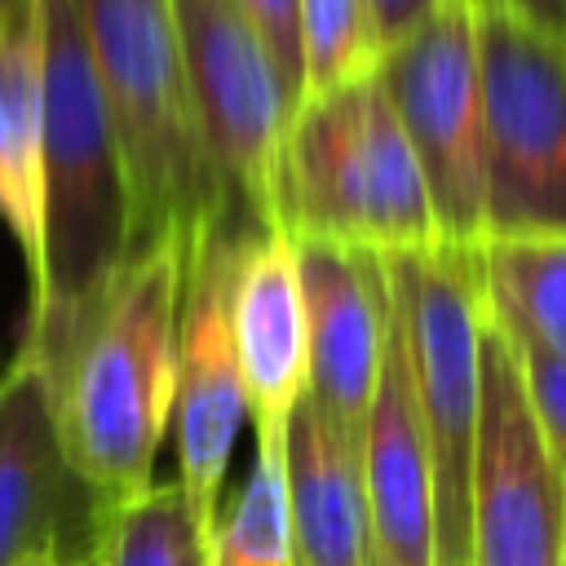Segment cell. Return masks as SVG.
Segmentation results:
<instances>
[{
  "instance_id": "cell-27",
  "label": "cell",
  "mask_w": 566,
  "mask_h": 566,
  "mask_svg": "<svg viewBox=\"0 0 566 566\" xmlns=\"http://www.w3.org/2000/svg\"><path fill=\"white\" fill-rule=\"evenodd\" d=\"M473 4H478V9H491V4H500V0H473Z\"/></svg>"
},
{
  "instance_id": "cell-15",
  "label": "cell",
  "mask_w": 566,
  "mask_h": 566,
  "mask_svg": "<svg viewBox=\"0 0 566 566\" xmlns=\"http://www.w3.org/2000/svg\"><path fill=\"white\" fill-rule=\"evenodd\" d=\"M283 478L292 566H371L358 442L310 398L292 416Z\"/></svg>"
},
{
  "instance_id": "cell-9",
  "label": "cell",
  "mask_w": 566,
  "mask_h": 566,
  "mask_svg": "<svg viewBox=\"0 0 566 566\" xmlns=\"http://www.w3.org/2000/svg\"><path fill=\"white\" fill-rule=\"evenodd\" d=\"M181 62L208 159L252 221H270L279 146L292 119V93L230 0H172Z\"/></svg>"
},
{
  "instance_id": "cell-10",
  "label": "cell",
  "mask_w": 566,
  "mask_h": 566,
  "mask_svg": "<svg viewBox=\"0 0 566 566\" xmlns=\"http://www.w3.org/2000/svg\"><path fill=\"white\" fill-rule=\"evenodd\" d=\"M252 217H230L199 239L186 270L181 323H177V394H172L177 486L208 548L217 539L226 509L230 451L248 420L234 340H230V274H234L239 230Z\"/></svg>"
},
{
  "instance_id": "cell-23",
  "label": "cell",
  "mask_w": 566,
  "mask_h": 566,
  "mask_svg": "<svg viewBox=\"0 0 566 566\" xmlns=\"http://www.w3.org/2000/svg\"><path fill=\"white\" fill-rule=\"evenodd\" d=\"M433 4H438V0H367V9H371V18H376V31H380L385 53H389L402 35H411V31L433 13Z\"/></svg>"
},
{
  "instance_id": "cell-3",
  "label": "cell",
  "mask_w": 566,
  "mask_h": 566,
  "mask_svg": "<svg viewBox=\"0 0 566 566\" xmlns=\"http://www.w3.org/2000/svg\"><path fill=\"white\" fill-rule=\"evenodd\" d=\"M75 9L124 155L137 248L199 243L221 221L248 217L208 159L172 0H75Z\"/></svg>"
},
{
  "instance_id": "cell-17",
  "label": "cell",
  "mask_w": 566,
  "mask_h": 566,
  "mask_svg": "<svg viewBox=\"0 0 566 566\" xmlns=\"http://www.w3.org/2000/svg\"><path fill=\"white\" fill-rule=\"evenodd\" d=\"M473 261L486 314L509 336L566 363V234L482 239Z\"/></svg>"
},
{
  "instance_id": "cell-22",
  "label": "cell",
  "mask_w": 566,
  "mask_h": 566,
  "mask_svg": "<svg viewBox=\"0 0 566 566\" xmlns=\"http://www.w3.org/2000/svg\"><path fill=\"white\" fill-rule=\"evenodd\" d=\"M248 22L252 31L261 35V44L270 49L287 93H292V111H296V97H301V53H296V0H230Z\"/></svg>"
},
{
  "instance_id": "cell-16",
  "label": "cell",
  "mask_w": 566,
  "mask_h": 566,
  "mask_svg": "<svg viewBox=\"0 0 566 566\" xmlns=\"http://www.w3.org/2000/svg\"><path fill=\"white\" fill-rule=\"evenodd\" d=\"M0 226L22 252L27 296L44 274V40L35 9L0 27Z\"/></svg>"
},
{
  "instance_id": "cell-8",
  "label": "cell",
  "mask_w": 566,
  "mask_h": 566,
  "mask_svg": "<svg viewBox=\"0 0 566 566\" xmlns=\"http://www.w3.org/2000/svg\"><path fill=\"white\" fill-rule=\"evenodd\" d=\"M562 548L566 478L535 424L513 340L486 314L482 411L469 478V566H562Z\"/></svg>"
},
{
  "instance_id": "cell-24",
  "label": "cell",
  "mask_w": 566,
  "mask_h": 566,
  "mask_svg": "<svg viewBox=\"0 0 566 566\" xmlns=\"http://www.w3.org/2000/svg\"><path fill=\"white\" fill-rule=\"evenodd\" d=\"M504 9H513L522 22L539 27L553 40H566V0H500Z\"/></svg>"
},
{
  "instance_id": "cell-7",
  "label": "cell",
  "mask_w": 566,
  "mask_h": 566,
  "mask_svg": "<svg viewBox=\"0 0 566 566\" xmlns=\"http://www.w3.org/2000/svg\"><path fill=\"white\" fill-rule=\"evenodd\" d=\"M376 84L398 115L442 230V243L486 239V124H482V22L473 0H438L402 35Z\"/></svg>"
},
{
  "instance_id": "cell-18",
  "label": "cell",
  "mask_w": 566,
  "mask_h": 566,
  "mask_svg": "<svg viewBox=\"0 0 566 566\" xmlns=\"http://www.w3.org/2000/svg\"><path fill=\"white\" fill-rule=\"evenodd\" d=\"M296 53H301L296 106L376 80L385 62V44L367 0H296Z\"/></svg>"
},
{
  "instance_id": "cell-12",
  "label": "cell",
  "mask_w": 566,
  "mask_h": 566,
  "mask_svg": "<svg viewBox=\"0 0 566 566\" xmlns=\"http://www.w3.org/2000/svg\"><path fill=\"white\" fill-rule=\"evenodd\" d=\"M230 340L243 407L261 451H287L292 416L310 389V323L296 243L274 221H248L230 274Z\"/></svg>"
},
{
  "instance_id": "cell-2",
  "label": "cell",
  "mask_w": 566,
  "mask_h": 566,
  "mask_svg": "<svg viewBox=\"0 0 566 566\" xmlns=\"http://www.w3.org/2000/svg\"><path fill=\"white\" fill-rule=\"evenodd\" d=\"M44 40V274L22 345L44 371L137 252L124 155L75 0H40Z\"/></svg>"
},
{
  "instance_id": "cell-11",
  "label": "cell",
  "mask_w": 566,
  "mask_h": 566,
  "mask_svg": "<svg viewBox=\"0 0 566 566\" xmlns=\"http://www.w3.org/2000/svg\"><path fill=\"white\" fill-rule=\"evenodd\" d=\"M102 504L75 473L44 367L18 349L0 371V566L93 557Z\"/></svg>"
},
{
  "instance_id": "cell-28",
  "label": "cell",
  "mask_w": 566,
  "mask_h": 566,
  "mask_svg": "<svg viewBox=\"0 0 566 566\" xmlns=\"http://www.w3.org/2000/svg\"><path fill=\"white\" fill-rule=\"evenodd\" d=\"M371 566H389V562H380V557H371Z\"/></svg>"
},
{
  "instance_id": "cell-20",
  "label": "cell",
  "mask_w": 566,
  "mask_h": 566,
  "mask_svg": "<svg viewBox=\"0 0 566 566\" xmlns=\"http://www.w3.org/2000/svg\"><path fill=\"white\" fill-rule=\"evenodd\" d=\"M287 451L252 455L243 486L226 500L208 566H292L287 544Z\"/></svg>"
},
{
  "instance_id": "cell-14",
  "label": "cell",
  "mask_w": 566,
  "mask_h": 566,
  "mask_svg": "<svg viewBox=\"0 0 566 566\" xmlns=\"http://www.w3.org/2000/svg\"><path fill=\"white\" fill-rule=\"evenodd\" d=\"M358 469L367 495L371 557L389 566H433V482L429 447L411 394L407 354L389 314V345L380 385L358 438Z\"/></svg>"
},
{
  "instance_id": "cell-26",
  "label": "cell",
  "mask_w": 566,
  "mask_h": 566,
  "mask_svg": "<svg viewBox=\"0 0 566 566\" xmlns=\"http://www.w3.org/2000/svg\"><path fill=\"white\" fill-rule=\"evenodd\" d=\"M27 566H97V553L93 557H35Z\"/></svg>"
},
{
  "instance_id": "cell-5",
  "label": "cell",
  "mask_w": 566,
  "mask_h": 566,
  "mask_svg": "<svg viewBox=\"0 0 566 566\" xmlns=\"http://www.w3.org/2000/svg\"><path fill=\"white\" fill-rule=\"evenodd\" d=\"M389 314L407 354L411 394L429 447L433 566H469V478L482 411V283L473 248L380 256Z\"/></svg>"
},
{
  "instance_id": "cell-4",
  "label": "cell",
  "mask_w": 566,
  "mask_h": 566,
  "mask_svg": "<svg viewBox=\"0 0 566 566\" xmlns=\"http://www.w3.org/2000/svg\"><path fill=\"white\" fill-rule=\"evenodd\" d=\"M270 221L292 239L407 256L442 243L420 159L376 80L292 111Z\"/></svg>"
},
{
  "instance_id": "cell-1",
  "label": "cell",
  "mask_w": 566,
  "mask_h": 566,
  "mask_svg": "<svg viewBox=\"0 0 566 566\" xmlns=\"http://www.w3.org/2000/svg\"><path fill=\"white\" fill-rule=\"evenodd\" d=\"M195 248L186 239L142 243L44 371L62 447L102 513L155 482V455L172 429L177 323Z\"/></svg>"
},
{
  "instance_id": "cell-29",
  "label": "cell",
  "mask_w": 566,
  "mask_h": 566,
  "mask_svg": "<svg viewBox=\"0 0 566 566\" xmlns=\"http://www.w3.org/2000/svg\"><path fill=\"white\" fill-rule=\"evenodd\" d=\"M562 566H566V548H562Z\"/></svg>"
},
{
  "instance_id": "cell-13",
  "label": "cell",
  "mask_w": 566,
  "mask_h": 566,
  "mask_svg": "<svg viewBox=\"0 0 566 566\" xmlns=\"http://www.w3.org/2000/svg\"><path fill=\"white\" fill-rule=\"evenodd\" d=\"M292 243L305 287V323H310L305 398L358 442L389 345L385 265L380 256L340 243H318V239H292Z\"/></svg>"
},
{
  "instance_id": "cell-25",
  "label": "cell",
  "mask_w": 566,
  "mask_h": 566,
  "mask_svg": "<svg viewBox=\"0 0 566 566\" xmlns=\"http://www.w3.org/2000/svg\"><path fill=\"white\" fill-rule=\"evenodd\" d=\"M31 9H35V0H0V27H13V22H22Z\"/></svg>"
},
{
  "instance_id": "cell-6",
  "label": "cell",
  "mask_w": 566,
  "mask_h": 566,
  "mask_svg": "<svg viewBox=\"0 0 566 566\" xmlns=\"http://www.w3.org/2000/svg\"><path fill=\"white\" fill-rule=\"evenodd\" d=\"M486 239L566 234V40L513 9H478Z\"/></svg>"
},
{
  "instance_id": "cell-21",
  "label": "cell",
  "mask_w": 566,
  "mask_h": 566,
  "mask_svg": "<svg viewBox=\"0 0 566 566\" xmlns=\"http://www.w3.org/2000/svg\"><path fill=\"white\" fill-rule=\"evenodd\" d=\"M509 340H513V354H517V367H522V385H526L535 424L544 433V447H548L557 473L566 478V363L553 358V354H544L539 345L517 340V336H509Z\"/></svg>"
},
{
  "instance_id": "cell-19",
  "label": "cell",
  "mask_w": 566,
  "mask_h": 566,
  "mask_svg": "<svg viewBox=\"0 0 566 566\" xmlns=\"http://www.w3.org/2000/svg\"><path fill=\"white\" fill-rule=\"evenodd\" d=\"M212 548L199 535L190 504L172 482H150L97 522V566H208Z\"/></svg>"
}]
</instances>
